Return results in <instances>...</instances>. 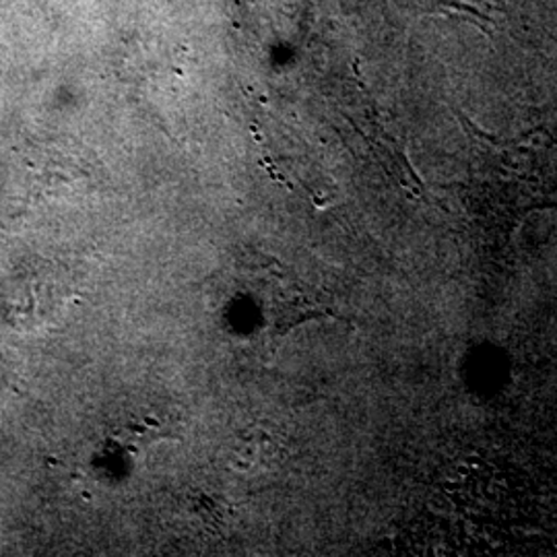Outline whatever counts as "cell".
Listing matches in <instances>:
<instances>
[{
    "instance_id": "6da1fadb",
    "label": "cell",
    "mask_w": 557,
    "mask_h": 557,
    "mask_svg": "<svg viewBox=\"0 0 557 557\" xmlns=\"http://www.w3.org/2000/svg\"><path fill=\"white\" fill-rule=\"evenodd\" d=\"M283 269V264L267 259L259 267L260 275L252 277L257 283L252 287L259 298L260 312L269 322V329L287 333L308 320L326 319L333 314L308 294L304 278L292 277Z\"/></svg>"
}]
</instances>
